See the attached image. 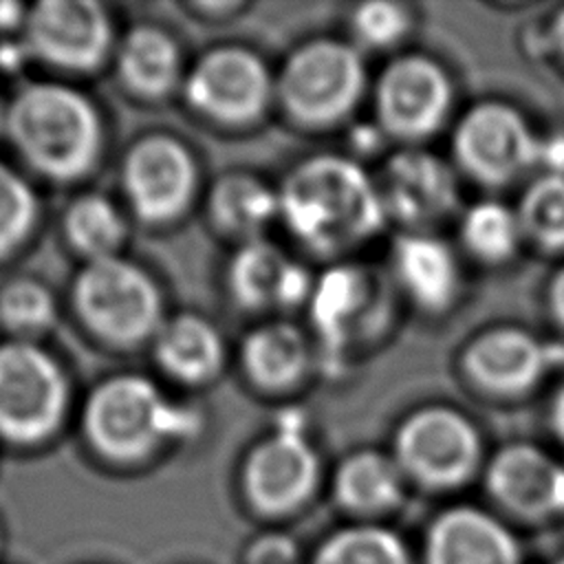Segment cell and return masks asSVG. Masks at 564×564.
<instances>
[{
	"instance_id": "obj_40",
	"label": "cell",
	"mask_w": 564,
	"mask_h": 564,
	"mask_svg": "<svg viewBox=\"0 0 564 564\" xmlns=\"http://www.w3.org/2000/svg\"><path fill=\"white\" fill-rule=\"evenodd\" d=\"M553 564H564V557H562V560H557V562H553Z\"/></svg>"
},
{
	"instance_id": "obj_33",
	"label": "cell",
	"mask_w": 564,
	"mask_h": 564,
	"mask_svg": "<svg viewBox=\"0 0 564 564\" xmlns=\"http://www.w3.org/2000/svg\"><path fill=\"white\" fill-rule=\"evenodd\" d=\"M247 564H300V551L291 538L262 535L249 544Z\"/></svg>"
},
{
	"instance_id": "obj_25",
	"label": "cell",
	"mask_w": 564,
	"mask_h": 564,
	"mask_svg": "<svg viewBox=\"0 0 564 564\" xmlns=\"http://www.w3.org/2000/svg\"><path fill=\"white\" fill-rule=\"evenodd\" d=\"M209 214L220 229L253 240L280 216L278 192L249 174H227L209 194Z\"/></svg>"
},
{
	"instance_id": "obj_6",
	"label": "cell",
	"mask_w": 564,
	"mask_h": 564,
	"mask_svg": "<svg viewBox=\"0 0 564 564\" xmlns=\"http://www.w3.org/2000/svg\"><path fill=\"white\" fill-rule=\"evenodd\" d=\"M364 88V64L346 42L315 40L297 48L278 79L286 112L311 126L346 117Z\"/></svg>"
},
{
	"instance_id": "obj_17",
	"label": "cell",
	"mask_w": 564,
	"mask_h": 564,
	"mask_svg": "<svg viewBox=\"0 0 564 564\" xmlns=\"http://www.w3.org/2000/svg\"><path fill=\"white\" fill-rule=\"evenodd\" d=\"M425 564H520V551L494 516L474 507H454L432 522Z\"/></svg>"
},
{
	"instance_id": "obj_13",
	"label": "cell",
	"mask_w": 564,
	"mask_h": 564,
	"mask_svg": "<svg viewBox=\"0 0 564 564\" xmlns=\"http://www.w3.org/2000/svg\"><path fill=\"white\" fill-rule=\"evenodd\" d=\"M449 106V84L438 64L423 55L399 57L377 84V112L386 130L403 139L434 132Z\"/></svg>"
},
{
	"instance_id": "obj_28",
	"label": "cell",
	"mask_w": 564,
	"mask_h": 564,
	"mask_svg": "<svg viewBox=\"0 0 564 564\" xmlns=\"http://www.w3.org/2000/svg\"><path fill=\"white\" fill-rule=\"evenodd\" d=\"M55 297L35 278H13L0 289V324L13 339L35 341L55 324Z\"/></svg>"
},
{
	"instance_id": "obj_31",
	"label": "cell",
	"mask_w": 564,
	"mask_h": 564,
	"mask_svg": "<svg viewBox=\"0 0 564 564\" xmlns=\"http://www.w3.org/2000/svg\"><path fill=\"white\" fill-rule=\"evenodd\" d=\"M37 198L29 181L0 161V258L15 251L33 231Z\"/></svg>"
},
{
	"instance_id": "obj_34",
	"label": "cell",
	"mask_w": 564,
	"mask_h": 564,
	"mask_svg": "<svg viewBox=\"0 0 564 564\" xmlns=\"http://www.w3.org/2000/svg\"><path fill=\"white\" fill-rule=\"evenodd\" d=\"M538 163L549 167V174L564 176V137H553L540 141Z\"/></svg>"
},
{
	"instance_id": "obj_16",
	"label": "cell",
	"mask_w": 564,
	"mask_h": 564,
	"mask_svg": "<svg viewBox=\"0 0 564 564\" xmlns=\"http://www.w3.org/2000/svg\"><path fill=\"white\" fill-rule=\"evenodd\" d=\"M562 357L564 348L544 344L524 330L494 328L469 344L465 368L489 390L520 392L533 386Z\"/></svg>"
},
{
	"instance_id": "obj_4",
	"label": "cell",
	"mask_w": 564,
	"mask_h": 564,
	"mask_svg": "<svg viewBox=\"0 0 564 564\" xmlns=\"http://www.w3.org/2000/svg\"><path fill=\"white\" fill-rule=\"evenodd\" d=\"M73 304L86 328L115 346L154 339L163 324L159 286L121 256L86 262L73 282Z\"/></svg>"
},
{
	"instance_id": "obj_3",
	"label": "cell",
	"mask_w": 564,
	"mask_h": 564,
	"mask_svg": "<svg viewBox=\"0 0 564 564\" xmlns=\"http://www.w3.org/2000/svg\"><path fill=\"white\" fill-rule=\"evenodd\" d=\"M82 430L88 445L115 463L148 458L161 443L192 436L198 416L172 403L143 375H115L86 399Z\"/></svg>"
},
{
	"instance_id": "obj_27",
	"label": "cell",
	"mask_w": 564,
	"mask_h": 564,
	"mask_svg": "<svg viewBox=\"0 0 564 564\" xmlns=\"http://www.w3.org/2000/svg\"><path fill=\"white\" fill-rule=\"evenodd\" d=\"M311 564H410V555L388 529L350 527L319 544Z\"/></svg>"
},
{
	"instance_id": "obj_22",
	"label": "cell",
	"mask_w": 564,
	"mask_h": 564,
	"mask_svg": "<svg viewBox=\"0 0 564 564\" xmlns=\"http://www.w3.org/2000/svg\"><path fill=\"white\" fill-rule=\"evenodd\" d=\"M240 359L247 377L267 390L291 386L306 366V344L291 324H264L247 333Z\"/></svg>"
},
{
	"instance_id": "obj_9",
	"label": "cell",
	"mask_w": 564,
	"mask_h": 564,
	"mask_svg": "<svg viewBox=\"0 0 564 564\" xmlns=\"http://www.w3.org/2000/svg\"><path fill=\"white\" fill-rule=\"evenodd\" d=\"M196 163L174 137L148 134L123 156L121 185L132 212L152 225L178 218L196 192Z\"/></svg>"
},
{
	"instance_id": "obj_37",
	"label": "cell",
	"mask_w": 564,
	"mask_h": 564,
	"mask_svg": "<svg viewBox=\"0 0 564 564\" xmlns=\"http://www.w3.org/2000/svg\"><path fill=\"white\" fill-rule=\"evenodd\" d=\"M551 423H553V430L557 432V436L564 441V388L557 392V397L553 401Z\"/></svg>"
},
{
	"instance_id": "obj_23",
	"label": "cell",
	"mask_w": 564,
	"mask_h": 564,
	"mask_svg": "<svg viewBox=\"0 0 564 564\" xmlns=\"http://www.w3.org/2000/svg\"><path fill=\"white\" fill-rule=\"evenodd\" d=\"M401 467L379 452H357L341 463L335 476V496L355 513H381L403 496Z\"/></svg>"
},
{
	"instance_id": "obj_35",
	"label": "cell",
	"mask_w": 564,
	"mask_h": 564,
	"mask_svg": "<svg viewBox=\"0 0 564 564\" xmlns=\"http://www.w3.org/2000/svg\"><path fill=\"white\" fill-rule=\"evenodd\" d=\"M26 9L20 2L0 0V33H9L15 26H22Z\"/></svg>"
},
{
	"instance_id": "obj_12",
	"label": "cell",
	"mask_w": 564,
	"mask_h": 564,
	"mask_svg": "<svg viewBox=\"0 0 564 564\" xmlns=\"http://www.w3.org/2000/svg\"><path fill=\"white\" fill-rule=\"evenodd\" d=\"M319 460L300 425L286 419L278 432L253 447L242 469V487L251 507L278 516L297 509L315 489Z\"/></svg>"
},
{
	"instance_id": "obj_8",
	"label": "cell",
	"mask_w": 564,
	"mask_h": 564,
	"mask_svg": "<svg viewBox=\"0 0 564 564\" xmlns=\"http://www.w3.org/2000/svg\"><path fill=\"white\" fill-rule=\"evenodd\" d=\"M22 42L31 57L59 70H95L112 44V24L95 0H42L26 9Z\"/></svg>"
},
{
	"instance_id": "obj_11",
	"label": "cell",
	"mask_w": 564,
	"mask_h": 564,
	"mask_svg": "<svg viewBox=\"0 0 564 564\" xmlns=\"http://www.w3.org/2000/svg\"><path fill=\"white\" fill-rule=\"evenodd\" d=\"M454 152L471 176L498 185L538 163L540 139L507 104H478L456 126Z\"/></svg>"
},
{
	"instance_id": "obj_2",
	"label": "cell",
	"mask_w": 564,
	"mask_h": 564,
	"mask_svg": "<svg viewBox=\"0 0 564 564\" xmlns=\"http://www.w3.org/2000/svg\"><path fill=\"white\" fill-rule=\"evenodd\" d=\"M4 134L29 167L53 181L88 174L104 143L93 101L55 82H33L13 95L4 106Z\"/></svg>"
},
{
	"instance_id": "obj_38",
	"label": "cell",
	"mask_w": 564,
	"mask_h": 564,
	"mask_svg": "<svg viewBox=\"0 0 564 564\" xmlns=\"http://www.w3.org/2000/svg\"><path fill=\"white\" fill-rule=\"evenodd\" d=\"M553 37H555V44L560 46V51L564 53V9L557 13V18L553 22Z\"/></svg>"
},
{
	"instance_id": "obj_15",
	"label": "cell",
	"mask_w": 564,
	"mask_h": 564,
	"mask_svg": "<svg viewBox=\"0 0 564 564\" xmlns=\"http://www.w3.org/2000/svg\"><path fill=\"white\" fill-rule=\"evenodd\" d=\"M386 212L410 225L430 223L456 207L458 189L449 167L423 150L397 152L383 170Z\"/></svg>"
},
{
	"instance_id": "obj_32",
	"label": "cell",
	"mask_w": 564,
	"mask_h": 564,
	"mask_svg": "<svg viewBox=\"0 0 564 564\" xmlns=\"http://www.w3.org/2000/svg\"><path fill=\"white\" fill-rule=\"evenodd\" d=\"M408 13L401 4L372 0L355 9L352 29L359 40L370 46H388L397 42L408 29Z\"/></svg>"
},
{
	"instance_id": "obj_7",
	"label": "cell",
	"mask_w": 564,
	"mask_h": 564,
	"mask_svg": "<svg viewBox=\"0 0 564 564\" xmlns=\"http://www.w3.org/2000/svg\"><path fill=\"white\" fill-rule=\"evenodd\" d=\"M401 471L427 487H454L471 476L480 456L476 427L456 410L432 405L416 410L397 430Z\"/></svg>"
},
{
	"instance_id": "obj_18",
	"label": "cell",
	"mask_w": 564,
	"mask_h": 564,
	"mask_svg": "<svg viewBox=\"0 0 564 564\" xmlns=\"http://www.w3.org/2000/svg\"><path fill=\"white\" fill-rule=\"evenodd\" d=\"M229 289L242 306L262 308L271 304H297L311 295L313 284L308 273L297 262H291L275 245L253 238L229 262Z\"/></svg>"
},
{
	"instance_id": "obj_30",
	"label": "cell",
	"mask_w": 564,
	"mask_h": 564,
	"mask_svg": "<svg viewBox=\"0 0 564 564\" xmlns=\"http://www.w3.org/2000/svg\"><path fill=\"white\" fill-rule=\"evenodd\" d=\"M518 223L542 247H564V176L544 174L535 178L520 200Z\"/></svg>"
},
{
	"instance_id": "obj_19",
	"label": "cell",
	"mask_w": 564,
	"mask_h": 564,
	"mask_svg": "<svg viewBox=\"0 0 564 564\" xmlns=\"http://www.w3.org/2000/svg\"><path fill=\"white\" fill-rule=\"evenodd\" d=\"M152 350L159 368L183 383L212 379L225 359L220 333L212 322L194 313L163 319L152 339Z\"/></svg>"
},
{
	"instance_id": "obj_5",
	"label": "cell",
	"mask_w": 564,
	"mask_h": 564,
	"mask_svg": "<svg viewBox=\"0 0 564 564\" xmlns=\"http://www.w3.org/2000/svg\"><path fill=\"white\" fill-rule=\"evenodd\" d=\"M70 386L64 368L29 339L0 344V438L35 445L64 423Z\"/></svg>"
},
{
	"instance_id": "obj_10",
	"label": "cell",
	"mask_w": 564,
	"mask_h": 564,
	"mask_svg": "<svg viewBox=\"0 0 564 564\" xmlns=\"http://www.w3.org/2000/svg\"><path fill=\"white\" fill-rule=\"evenodd\" d=\"M185 99L220 123H249L264 110L271 77L262 59L240 46L207 51L185 75Z\"/></svg>"
},
{
	"instance_id": "obj_1",
	"label": "cell",
	"mask_w": 564,
	"mask_h": 564,
	"mask_svg": "<svg viewBox=\"0 0 564 564\" xmlns=\"http://www.w3.org/2000/svg\"><path fill=\"white\" fill-rule=\"evenodd\" d=\"M280 216L291 234L319 253H335L375 236L386 205L372 178L350 159L302 161L278 192Z\"/></svg>"
},
{
	"instance_id": "obj_14",
	"label": "cell",
	"mask_w": 564,
	"mask_h": 564,
	"mask_svg": "<svg viewBox=\"0 0 564 564\" xmlns=\"http://www.w3.org/2000/svg\"><path fill=\"white\" fill-rule=\"evenodd\" d=\"M487 487L502 507L524 518L564 511V467L527 443L507 445L491 458Z\"/></svg>"
},
{
	"instance_id": "obj_29",
	"label": "cell",
	"mask_w": 564,
	"mask_h": 564,
	"mask_svg": "<svg viewBox=\"0 0 564 564\" xmlns=\"http://www.w3.org/2000/svg\"><path fill=\"white\" fill-rule=\"evenodd\" d=\"M520 231L518 214L496 200L476 203L463 218V240L467 249L489 262L509 258Z\"/></svg>"
},
{
	"instance_id": "obj_36",
	"label": "cell",
	"mask_w": 564,
	"mask_h": 564,
	"mask_svg": "<svg viewBox=\"0 0 564 564\" xmlns=\"http://www.w3.org/2000/svg\"><path fill=\"white\" fill-rule=\"evenodd\" d=\"M551 306H553L557 319L564 324V269L551 282Z\"/></svg>"
},
{
	"instance_id": "obj_26",
	"label": "cell",
	"mask_w": 564,
	"mask_h": 564,
	"mask_svg": "<svg viewBox=\"0 0 564 564\" xmlns=\"http://www.w3.org/2000/svg\"><path fill=\"white\" fill-rule=\"evenodd\" d=\"M64 234L88 262L119 256L126 220L117 205L101 194L77 196L64 212Z\"/></svg>"
},
{
	"instance_id": "obj_39",
	"label": "cell",
	"mask_w": 564,
	"mask_h": 564,
	"mask_svg": "<svg viewBox=\"0 0 564 564\" xmlns=\"http://www.w3.org/2000/svg\"><path fill=\"white\" fill-rule=\"evenodd\" d=\"M0 130H4V106H0Z\"/></svg>"
},
{
	"instance_id": "obj_20",
	"label": "cell",
	"mask_w": 564,
	"mask_h": 564,
	"mask_svg": "<svg viewBox=\"0 0 564 564\" xmlns=\"http://www.w3.org/2000/svg\"><path fill=\"white\" fill-rule=\"evenodd\" d=\"M394 271L405 291L425 308L449 304L458 286L454 253L445 242L425 234L399 236L392 247Z\"/></svg>"
},
{
	"instance_id": "obj_21",
	"label": "cell",
	"mask_w": 564,
	"mask_h": 564,
	"mask_svg": "<svg viewBox=\"0 0 564 564\" xmlns=\"http://www.w3.org/2000/svg\"><path fill=\"white\" fill-rule=\"evenodd\" d=\"M117 75L132 93L161 97L181 79V55L174 37L152 24L126 33L117 48Z\"/></svg>"
},
{
	"instance_id": "obj_24",
	"label": "cell",
	"mask_w": 564,
	"mask_h": 564,
	"mask_svg": "<svg viewBox=\"0 0 564 564\" xmlns=\"http://www.w3.org/2000/svg\"><path fill=\"white\" fill-rule=\"evenodd\" d=\"M308 297L311 319L319 337L328 346L341 348L352 322L359 317L366 304L368 280L355 267H333L313 284Z\"/></svg>"
}]
</instances>
